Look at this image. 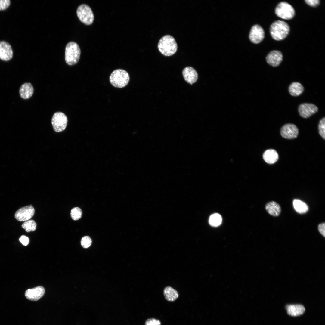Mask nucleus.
I'll return each instance as SVG.
<instances>
[{"label":"nucleus","instance_id":"4be33fe9","mask_svg":"<svg viewBox=\"0 0 325 325\" xmlns=\"http://www.w3.org/2000/svg\"><path fill=\"white\" fill-rule=\"evenodd\" d=\"M304 88L303 85L298 82L292 83L289 87L290 94L293 96H297L300 95L303 91Z\"/></svg>","mask_w":325,"mask_h":325},{"label":"nucleus","instance_id":"2eb2a0df","mask_svg":"<svg viewBox=\"0 0 325 325\" xmlns=\"http://www.w3.org/2000/svg\"><path fill=\"white\" fill-rule=\"evenodd\" d=\"M183 75L185 80L191 84L195 83L198 79V74L196 71L193 67H187L182 71Z\"/></svg>","mask_w":325,"mask_h":325},{"label":"nucleus","instance_id":"6e6552de","mask_svg":"<svg viewBox=\"0 0 325 325\" xmlns=\"http://www.w3.org/2000/svg\"><path fill=\"white\" fill-rule=\"evenodd\" d=\"M35 209L32 205L23 207L15 212V217L16 220L20 221H24L29 220L33 216Z\"/></svg>","mask_w":325,"mask_h":325},{"label":"nucleus","instance_id":"5701e85b","mask_svg":"<svg viewBox=\"0 0 325 325\" xmlns=\"http://www.w3.org/2000/svg\"><path fill=\"white\" fill-rule=\"evenodd\" d=\"M210 225L212 226L216 227L219 225L222 222V218L218 214L215 213L212 215L209 220Z\"/></svg>","mask_w":325,"mask_h":325},{"label":"nucleus","instance_id":"b1692460","mask_svg":"<svg viewBox=\"0 0 325 325\" xmlns=\"http://www.w3.org/2000/svg\"><path fill=\"white\" fill-rule=\"evenodd\" d=\"M36 224L33 220H29L25 221L22 224V228L25 229L27 232L35 231L36 227Z\"/></svg>","mask_w":325,"mask_h":325},{"label":"nucleus","instance_id":"7c9ffc66","mask_svg":"<svg viewBox=\"0 0 325 325\" xmlns=\"http://www.w3.org/2000/svg\"><path fill=\"white\" fill-rule=\"evenodd\" d=\"M318 229L320 234L324 237H325V223H321L318 225Z\"/></svg>","mask_w":325,"mask_h":325},{"label":"nucleus","instance_id":"2f4dec72","mask_svg":"<svg viewBox=\"0 0 325 325\" xmlns=\"http://www.w3.org/2000/svg\"><path fill=\"white\" fill-rule=\"evenodd\" d=\"M20 242L24 246H27L29 243V238L25 235L21 236L19 239Z\"/></svg>","mask_w":325,"mask_h":325},{"label":"nucleus","instance_id":"423d86ee","mask_svg":"<svg viewBox=\"0 0 325 325\" xmlns=\"http://www.w3.org/2000/svg\"><path fill=\"white\" fill-rule=\"evenodd\" d=\"M275 13L279 17L285 20L292 19L295 14L293 8L289 4L285 2L279 3L275 9Z\"/></svg>","mask_w":325,"mask_h":325},{"label":"nucleus","instance_id":"f03ea898","mask_svg":"<svg viewBox=\"0 0 325 325\" xmlns=\"http://www.w3.org/2000/svg\"><path fill=\"white\" fill-rule=\"evenodd\" d=\"M290 30L289 25L286 22L280 20L274 21L271 25L270 33L274 40L280 41L285 39L288 35Z\"/></svg>","mask_w":325,"mask_h":325},{"label":"nucleus","instance_id":"393cba45","mask_svg":"<svg viewBox=\"0 0 325 325\" xmlns=\"http://www.w3.org/2000/svg\"><path fill=\"white\" fill-rule=\"evenodd\" d=\"M82 213V210L80 208L78 207H75L71 209L70 215L73 220L76 221L81 218Z\"/></svg>","mask_w":325,"mask_h":325},{"label":"nucleus","instance_id":"aec40b11","mask_svg":"<svg viewBox=\"0 0 325 325\" xmlns=\"http://www.w3.org/2000/svg\"><path fill=\"white\" fill-rule=\"evenodd\" d=\"M293 206L296 211L300 214H304L309 210V207L305 202L298 199H294L293 202Z\"/></svg>","mask_w":325,"mask_h":325},{"label":"nucleus","instance_id":"c756f323","mask_svg":"<svg viewBox=\"0 0 325 325\" xmlns=\"http://www.w3.org/2000/svg\"><path fill=\"white\" fill-rule=\"evenodd\" d=\"M305 1L308 5L314 7L317 6L320 2L319 0H305Z\"/></svg>","mask_w":325,"mask_h":325},{"label":"nucleus","instance_id":"412c9836","mask_svg":"<svg viewBox=\"0 0 325 325\" xmlns=\"http://www.w3.org/2000/svg\"><path fill=\"white\" fill-rule=\"evenodd\" d=\"M165 299L169 301H173L176 299L179 294L177 290L170 286L166 287L163 290Z\"/></svg>","mask_w":325,"mask_h":325},{"label":"nucleus","instance_id":"bb28decb","mask_svg":"<svg viewBox=\"0 0 325 325\" xmlns=\"http://www.w3.org/2000/svg\"><path fill=\"white\" fill-rule=\"evenodd\" d=\"M92 240L91 238L88 236L83 237L81 241L82 246L84 248H88L91 245Z\"/></svg>","mask_w":325,"mask_h":325},{"label":"nucleus","instance_id":"9b49d317","mask_svg":"<svg viewBox=\"0 0 325 325\" xmlns=\"http://www.w3.org/2000/svg\"><path fill=\"white\" fill-rule=\"evenodd\" d=\"M318 108L315 105L311 103H304L301 104L298 108V112L302 117L307 118L316 113Z\"/></svg>","mask_w":325,"mask_h":325},{"label":"nucleus","instance_id":"f257e3e1","mask_svg":"<svg viewBox=\"0 0 325 325\" xmlns=\"http://www.w3.org/2000/svg\"><path fill=\"white\" fill-rule=\"evenodd\" d=\"M158 48L161 53L164 56H169L176 52L178 46L174 38L167 35L162 36L159 40Z\"/></svg>","mask_w":325,"mask_h":325},{"label":"nucleus","instance_id":"4468645a","mask_svg":"<svg viewBox=\"0 0 325 325\" xmlns=\"http://www.w3.org/2000/svg\"><path fill=\"white\" fill-rule=\"evenodd\" d=\"M282 53L278 50L271 51L267 56L266 59L267 63L270 65L276 67L278 66L282 60Z\"/></svg>","mask_w":325,"mask_h":325},{"label":"nucleus","instance_id":"a878e982","mask_svg":"<svg viewBox=\"0 0 325 325\" xmlns=\"http://www.w3.org/2000/svg\"><path fill=\"white\" fill-rule=\"evenodd\" d=\"M319 133L321 137L325 139V118L324 117L320 121L318 125Z\"/></svg>","mask_w":325,"mask_h":325},{"label":"nucleus","instance_id":"f8f14e48","mask_svg":"<svg viewBox=\"0 0 325 325\" xmlns=\"http://www.w3.org/2000/svg\"><path fill=\"white\" fill-rule=\"evenodd\" d=\"M45 292L44 288L39 286L27 290L25 292V296L29 300L36 301L43 296Z\"/></svg>","mask_w":325,"mask_h":325},{"label":"nucleus","instance_id":"dca6fc26","mask_svg":"<svg viewBox=\"0 0 325 325\" xmlns=\"http://www.w3.org/2000/svg\"><path fill=\"white\" fill-rule=\"evenodd\" d=\"M34 89L32 85L30 83L26 82L22 84L19 90L20 97L24 99H28L32 95Z\"/></svg>","mask_w":325,"mask_h":325},{"label":"nucleus","instance_id":"7ed1b4c3","mask_svg":"<svg viewBox=\"0 0 325 325\" xmlns=\"http://www.w3.org/2000/svg\"><path fill=\"white\" fill-rule=\"evenodd\" d=\"M130 80V76L127 71L124 70L118 69L114 70L110 74L109 81L114 87L122 88L125 87Z\"/></svg>","mask_w":325,"mask_h":325},{"label":"nucleus","instance_id":"ddd939ff","mask_svg":"<svg viewBox=\"0 0 325 325\" xmlns=\"http://www.w3.org/2000/svg\"><path fill=\"white\" fill-rule=\"evenodd\" d=\"M13 52L11 45L5 41H0V59L7 61L12 57Z\"/></svg>","mask_w":325,"mask_h":325},{"label":"nucleus","instance_id":"cd10ccee","mask_svg":"<svg viewBox=\"0 0 325 325\" xmlns=\"http://www.w3.org/2000/svg\"><path fill=\"white\" fill-rule=\"evenodd\" d=\"M10 3L9 0H0V11L6 9L10 6Z\"/></svg>","mask_w":325,"mask_h":325},{"label":"nucleus","instance_id":"f3484780","mask_svg":"<svg viewBox=\"0 0 325 325\" xmlns=\"http://www.w3.org/2000/svg\"><path fill=\"white\" fill-rule=\"evenodd\" d=\"M265 209L271 215L274 216H278L281 212V208L280 205L274 201H271L265 205Z\"/></svg>","mask_w":325,"mask_h":325},{"label":"nucleus","instance_id":"0eeeda50","mask_svg":"<svg viewBox=\"0 0 325 325\" xmlns=\"http://www.w3.org/2000/svg\"><path fill=\"white\" fill-rule=\"evenodd\" d=\"M68 122L66 116L63 113L57 112L53 115L51 124L54 131L60 132L63 131L66 127Z\"/></svg>","mask_w":325,"mask_h":325},{"label":"nucleus","instance_id":"6ab92c4d","mask_svg":"<svg viewBox=\"0 0 325 325\" xmlns=\"http://www.w3.org/2000/svg\"><path fill=\"white\" fill-rule=\"evenodd\" d=\"M263 159L269 164H273L276 162L278 159L279 156L277 151L273 149L266 150L263 155Z\"/></svg>","mask_w":325,"mask_h":325},{"label":"nucleus","instance_id":"9d476101","mask_svg":"<svg viewBox=\"0 0 325 325\" xmlns=\"http://www.w3.org/2000/svg\"><path fill=\"white\" fill-rule=\"evenodd\" d=\"M264 36V31L260 26L256 24L252 26L249 35V39L251 42L258 44L263 40Z\"/></svg>","mask_w":325,"mask_h":325},{"label":"nucleus","instance_id":"a211bd4d","mask_svg":"<svg viewBox=\"0 0 325 325\" xmlns=\"http://www.w3.org/2000/svg\"><path fill=\"white\" fill-rule=\"evenodd\" d=\"M286 308L288 314L293 316H296L302 314L305 310L304 306L300 304L287 305L286 307Z\"/></svg>","mask_w":325,"mask_h":325},{"label":"nucleus","instance_id":"39448f33","mask_svg":"<svg viewBox=\"0 0 325 325\" xmlns=\"http://www.w3.org/2000/svg\"><path fill=\"white\" fill-rule=\"evenodd\" d=\"M76 13L79 20L84 24L90 25L93 23L94 14L88 5L83 4L79 5L77 9Z\"/></svg>","mask_w":325,"mask_h":325},{"label":"nucleus","instance_id":"1a4fd4ad","mask_svg":"<svg viewBox=\"0 0 325 325\" xmlns=\"http://www.w3.org/2000/svg\"><path fill=\"white\" fill-rule=\"evenodd\" d=\"M299 132V130L295 125L288 123L282 126L280 133L283 138L287 139H292L297 137Z\"/></svg>","mask_w":325,"mask_h":325},{"label":"nucleus","instance_id":"20e7f679","mask_svg":"<svg viewBox=\"0 0 325 325\" xmlns=\"http://www.w3.org/2000/svg\"><path fill=\"white\" fill-rule=\"evenodd\" d=\"M81 50L79 45L76 42H70L66 47L65 60L67 64L73 65L77 63L80 58Z\"/></svg>","mask_w":325,"mask_h":325},{"label":"nucleus","instance_id":"c85d7f7f","mask_svg":"<svg viewBox=\"0 0 325 325\" xmlns=\"http://www.w3.org/2000/svg\"><path fill=\"white\" fill-rule=\"evenodd\" d=\"M145 325H161V322L158 319L150 318L146 321Z\"/></svg>","mask_w":325,"mask_h":325}]
</instances>
